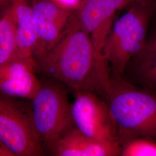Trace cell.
<instances>
[{"mask_svg":"<svg viewBox=\"0 0 156 156\" xmlns=\"http://www.w3.org/2000/svg\"><path fill=\"white\" fill-rule=\"evenodd\" d=\"M121 146L122 156H156V142L139 137L128 140Z\"/></svg>","mask_w":156,"mask_h":156,"instance_id":"obj_14","label":"cell"},{"mask_svg":"<svg viewBox=\"0 0 156 156\" xmlns=\"http://www.w3.org/2000/svg\"><path fill=\"white\" fill-rule=\"evenodd\" d=\"M156 2V0H124L123 7L128 5H133L136 4H144V3H151Z\"/></svg>","mask_w":156,"mask_h":156,"instance_id":"obj_16","label":"cell"},{"mask_svg":"<svg viewBox=\"0 0 156 156\" xmlns=\"http://www.w3.org/2000/svg\"><path fill=\"white\" fill-rule=\"evenodd\" d=\"M0 142L15 156H41L45 153L31 116H28L9 97L1 94Z\"/></svg>","mask_w":156,"mask_h":156,"instance_id":"obj_5","label":"cell"},{"mask_svg":"<svg viewBox=\"0 0 156 156\" xmlns=\"http://www.w3.org/2000/svg\"><path fill=\"white\" fill-rule=\"evenodd\" d=\"M30 2L38 38L34 53L37 62L62 37L73 10L64 8L53 0H31Z\"/></svg>","mask_w":156,"mask_h":156,"instance_id":"obj_7","label":"cell"},{"mask_svg":"<svg viewBox=\"0 0 156 156\" xmlns=\"http://www.w3.org/2000/svg\"><path fill=\"white\" fill-rule=\"evenodd\" d=\"M101 97L114 120L119 145L139 137L156 142V94L111 77Z\"/></svg>","mask_w":156,"mask_h":156,"instance_id":"obj_2","label":"cell"},{"mask_svg":"<svg viewBox=\"0 0 156 156\" xmlns=\"http://www.w3.org/2000/svg\"><path fill=\"white\" fill-rule=\"evenodd\" d=\"M123 4L124 0H86L75 10L80 26L89 35L96 53L103 58L102 50L115 13Z\"/></svg>","mask_w":156,"mask_h":156,"instance_id":"obj_8","label":"cell"},{"mask_svg":"<svg viewBox=\"0 0 156 156\" xmlns=\"http://www.w3.org/2000/svg\"><path fill=\"white\" fill-rule=\"evenodd\" d=\"M16 49V21L13 1L0 16V66L14 59Z\"/></svg>","mask_w":156,"mask_h":156,"instance_id":"obj_13","label":"cell"},{"mask_svg":"<svg viewBox=\"0 0 156 156\" xmlns=\"http://www.w3.org/2000/svg\"><path fill=\"white\" fill-rule=\"evenodd\" d=\"M51 154L56 156H117L121 146L92 139L74 127L56 144Z\"/></svg>","mask_w":156,"mask_h":156,"instance_id":"obj_12","label":"cell"},{"mask_svg":"<svg viewBox=\"0 0 156 156\" xmlns=\"http://www.w3.org/2000/svg\"><path fill=\"white\" fill-rule=\"evenodd\" d=\"M75 93L71 109L75 127L92 139L119 145L116 127L105 101L94 92Z\"/></svg>","mask_w":156,"mask_h":156,"instance_id":"obj_6","label":"cell"},{"mask_svg":"<svg viewBox=\"0 0 156 156\" xmlns=\"http://www.w3.org/2000/svg\"><path fill=\"white\" fill-rule=\"evenodd\" d=\"M36 72L27 62L16 58L0 66V94L32 100L42 86Z\"/></svg>","mask_w":156,"mask_h":156,"instance_id":"obj_9","label":"cell"},{"mask_svg":"<svg viewBox=\"0 0 156 156\" xmlns=\"http://www.w3.org/2000/svg\"><path fill=\"white\" fill-rule=\"evenodd\" d=\"M57 4L69 10H73L77 0H53Z\"/></svg>","mask_w":156,"mask_h":156,"instance_id":"obj_15","label":"cell"},{"mask_svg":"<svg viewBox=\"0 0 156 156\" xmlns=\"http://www.w3.org/2000/svg\"><path fill=\"white\" fill-rule=\"evenodd\" d=\"M123 78L156 94V27L148 35L144 49L128 62Z\"/></svg>","mask_w":156,"mask_h":156,"instance_id":"obj_10","label":"cell"},{"mask_svg":"<svg viewBox=\"0 0 156 156\" xmlns=\"http://www.w3.org/2000/svg\"><path fill=\"white\" fill-rule=\"evenodd\" d=\"M156 12V2L133 4L113 23L102 50L111 78H123L129 61L144 49Z\"/></svg>","mask_w":156,"mask_h":156,"instance_id":"obj_3","label":"cell"},{"mask_svg":"<svg viewBox=\"0 0 156 156\" xmlns=\"http://www.w3.org/2000/svg\"><path fill=\"white\" fill-rule=\"evenodd\" d=\"M37 62L40 71L75 93L91 91L102 97L111 79L109 68L96 53L74 10L62 37Z\"/></svg>","mask_w":156,"mask_h":156,"instance_id":"obj_1","label":"cell"},{"mask_svg":"<svg viewBox=\"0 0 156 156\" xmlns=\"http://www.w3.org/2000/svg\"><path fill=\"white\" fill-rule=\"evenodd\" d=\"M12 1L16 21V49L14 58L27 62L37 72L40 70L34 53L38 38L31 2L28 0Z\"/></svg>","mask_w":156,"mask_h":156,"instance_id":"obj_11","label":"cell"},{"mask_svg":"<svg viewBox=\"0 0 156 156\" xmlns=\"http://www.w3.org/2000/svg\"><path fill=\"white\" fill-rule=\"evenodd\" d=\"M0 156H15L11 151H9L5 145L0 142Z\"/></svg>","mask_w":156,"mask_h":156,"instance_id":"obj_17","label":"cell"},{"mask_svg":"<svg viewBox=\"0 0 156 156\" xmlns=\"http://www.w3.org/2000/svg\"><path fill=\"white\" fill-rule=\"evenodd\" d=\"M31 119L44 150L51 152L57 142L75 127L72 104L67 93L55 84H42L34 97Z\"/></svg>","mask_w":156,"mask_h":156,"instance_id":"obj_4","label":"cell"}]
</instances>
